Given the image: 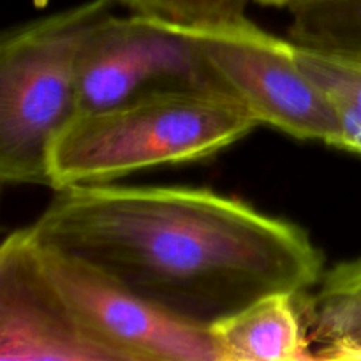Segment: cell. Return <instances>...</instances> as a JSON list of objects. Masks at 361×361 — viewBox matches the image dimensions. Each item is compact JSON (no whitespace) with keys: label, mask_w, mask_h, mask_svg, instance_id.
I'll return each mask as SVG.
<instances>
[{"label":"cell","mask_w":361,"mask_h":361,"mask_svg":"<svg viewBox=\"0 0 361 361\" xmlns=\"http://www.w3.org/2000/svg\"><path fill=\"white\" fill-rule=\"evenodd\" d=\"M307 73L323 87L342 130L341 150L361 155V59L296 44Z\"/></svg>","instance_id":"obj_10"},{"label":"cell","mask_w":361,"mask_h":361,"mask_svg":"<svg viewBox=\"0 0 361 361\" xmlns=\"http://www.w3.org/2000/svg\"><path fill=\"white\" fill-rule=\"evenodd\" d=\"M187 30L222 94L238 101L259 126L341 150L337 113L300 62L296 42L263 30L249 18Z\"/></svg>","instance_id":"obj_4"},{"label":"cell","mask_w":361,"mask_h":361,"mask_svg":"<svg viewBox=\"0 0 361 361\" xmlns=\"http://www.w3.org/2000/svg\"><path fill=\"white\" fill-rule=\"evenodd\" d=\"M291 14L293 42L361 59V0H324L298 7Z\"/></svg>","instance_id":"obj_11"},{"label":"cell","mask_w":361,"mask_h":361,"mask_svg":"<svg viewBox=\"0 0 361 361\" xmlns=\"http://www.w3.org/2000/svg\"><path fill=\"white\" fill-rule=\"evenodd\" d=\"M0 360L99 361L49 281L28 228L0 247Z\"/></svg>","instance_id":"obj_7"},{"label":"cell","mask_w":361,"mask_h":361,"mask_svg":"<svg viewBox=\"0 0 361 361\" xmlns=\"http://www.w3.org/2000/svg\"><path fill=\"white\" fill-rule=\"evenodd\" d=\"M257 126L238 101L201 88H168L83 111L49 152V187L101 185L147 169L203 161Z\"/></svg>","instance_id":"obj_2"},{"label":"cell","mask_w":361,"mask_h":361,"mask_svg":"<svg viewBox=\"0 0 361 361\" xmlns=\"http://www.w3.org/2000/svg\"><path fill=\"white\" fill-rule=\"evenodd\" d=\"M115 0L78 6L13 27L0 41V180L48 185L49 152L80 115V62Z\"/></svg>","instance_id":"obj_3"},{"label":"cell","mask_w":361,"mask_h":361,"mask_svg":"<svg viewBox=\"0 0 361 361\" xmlns=\"http://www.w3.org/2000/svg\"><path fill=\"white\" fill-rule=\"evenodd\" d=\"M35 245L67 314L99 361H224L212 330L164 312L87 263Z\"/></svg>","instance_id":"obj_5"},{"label":"cell","mask_w":361,"mask_h":361,"mask_svg":"<svg viewBox=\"0 0 361 361\" xmlns=\"http://www.w3.org/2000/svg\"><path fill=\"white\" fill-rule=\"evenodd\" d=\"M300 296L274 293L210 328L224 361L314 358Z\"/></svg>","instance_id":"obj_8"},{"label":"cell","mask_w":361,"mask_h":361,"mask_svg":"<svg viewBox=\"0 0 361 361\" xmlns=\"http://www.w3.org/2000/svg\"><path fill=\"white\" fill-rule=\"evenodd\" d=\"M168 88L221 92L187 28L113 13L92 32L80 62V113Z\"/></svg>","instance_id":"obj_6"},{"label":"cell","mask_w":361,"mask_h":361,"mask_svg":"<svg viewBox=\"0 0 361 361\" xmlns=\"http://www.w3.org/2000/svg\"><path fill=\"white\" fill-rule=\"evenodd\" d=\"M300 307L316 358L361 360V256L326 268Z\"/></svg>","instance_id":"obj_9"},{"label":"cell","mask_w":361,"mask_h":361,"mask_svg":"<svg viewBox=\"0 0 361 361\" xmlns=\"http://www.w3.org/2000/svg\"><path fill=\"white\" fill-rule=\"evenodd\" d=\"M256 2L263 4V6L279 7V9L295 11L302 6H309V4H316V2H324V0H256Z\"/></svg>","instance_id":"obj_13"},{"label":"cell","mask_w":361,"mask_h":361,"mask_svg":"<svg viewBox=\"0 0 361 361\" xmlns=\"http://www.w3.org/2000/svg\"><path fill=\"white\" fill-rule=\"evenodd\" d=\"M55 192L28 226L39 245L194 326L210 330L274 293L305 295L326 270L302 226L212 189L113 182Z\"/></svg>","instance_id":"obj_1"},{"label":"cell","mask_w":361,"mask_h":361,"mask_svg":"<svg viewBox=\"0 0 361 361\" xmlns=\"http://www.w3.org/2000/svg\"><path fill=\"white\" fill-rule=\"evenodd\" d=\"M129 13L185 28L221 27L247 20L250 0H115Z\"/></svg>","instance_id":"obj_12"}]
</instances>
